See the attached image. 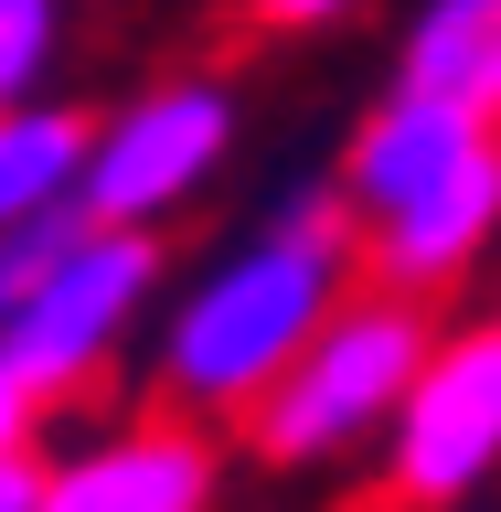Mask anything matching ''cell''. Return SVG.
Returning a JSON list of instances; mask_svg holds the SVG:
<instances>
[{"label":"cell","instance_id":"obj_1","mask_svg":"<svg viewBox=\"0 0 501 512\" xmlns=\"http://www.w3.org/2000/svg\"><path fill=\"white\" fill-rule=\"evenodd\" d=\"M363 288V224H352L342 182L331 171H299L278 182V203L214 246L192 278H171L150 320V395L160 416H192V427H235V416L267 395V384L310 352V331Z\"/></svg>","mask_w":501,"mask_h":512},{"label":"cell","instance_id":"obj_2","mask_svg":"<svg viewBox=\"0 0 501 512\" xmlns=\"http://www.w3.org/2000/svg\"><path fill=\"white\" fill-rule=\"evenodd\" d=\"M427 342H438V310L352 288L342 310L310 331V352L235 416V448L256 470H278V480H320V470L374 459L395 406H406V384H416V363H427Z\"/></svg>","mask_w":501,"mask_h":512},{"label":"cell","instance_id":"obj_3","mask_svg":"<svg viewBox=\"0 0 501 512\" xmlns=\"http://www.w3.org/2000/svg\"><path fill=\"white\" fill-rule=\"evenodd\" d=\"M160 299H171L160 235H96L86 224V235L43 267L22 320L0 331V374L54 416V406H75V395H96V384L118 374V352L160 320Z\"/></svg>","mask_w":501,"mask_h":512},{"label":"cell","instance_id":"obj_4","mask_svg":"<svg viewBox=\"0 0 501 512\" xmlns=\"http://www.w3.org/2000/svg\"><path fill=\"white\" fill-rule=\"evenodd\" d=\"M246 139V107L224 75H160V86L118 96L86 139V182H75V214L96 235H160L171 214H192L214 171Z\"/></svg>","mask_w":501,"mask_h":512},{"label":"cell","instance_id":"obj_5","mask_svg":"<svg viewBox=\"0 0 501 512\" xmlns=\"http://www.w3.org/2000/svg\"><path fill=\"white\" fill-rule=\"evenodd\" d=\"M374 470L395 512H480V491L501 480V310L438 320Z\"/></svg>","mask_w":501,"mask_h":512},{"label":"cell","instance_id":"obj_6","mask_svg":"<svg viewBox=\"0 0 501 512\" xmlns=\"http://www.w3.org/2000/svg\"><path fill=\"white\" fill-rule=\"evenodd\" d=\"M224 502V438L192 416L128 406L54 459H32V512H214Z\"/></svg>","mask_w":501,"mask_h":512},{"label":"cell","instance_id":"obj_7","mask_svg":"<svg viewBox=\"0 0 501 512\" xmlns=\"http://www.w3.org/2000/svg\"><path fill=\"white\" fill-rule=\"evenodd\" d=\"M480 267H501V139H480L406 214L363 224V288L406 299V310H448Z\"/></svg>","mask_w":501,"mask_h":512},{"label":"cell","instance_id":"obj_8","mask_svg":"<svg viewBox=\"0 0 501 512\" xmlns=\"http://www.w3.org/2000/svg\"><path fill=\"white\" fill-rule=\"evenodd\" d=\"M480 139H501V128L459 118V107H438V96H395V86H384L374 107L352 118V150L331 160V182H342L352 224H384V214H406L416 192H438Z\"/></svg>","mask_w":501,"mask_h":512},{"label":"cell","instance_id":"obj_9","mask_svg":"<svg viewBox=\"0 0 501 512\" xmlns=\"http://www.w3.org/2000/svg\"><path fill=\"white\" fill-rule=\"evenodd\" d=\"M395 96H438L501 128V0H416L395 32Z\"/></svg>","mask_w":501,"mask_h":512},{"label":"cell","instance_id":"obj_10","mask_svg":"<svg viewBox=\"0 0 501 512\" xmlns=\"http://www.w3.org/2000/svg\"><path fill=\"white\" fill-rule=\"evenodd\" d=\"M86 139H96V118H86V107H64V96H32V107L0 118V235L75 214Z\"/></svg>","mask_w":501,"mask_h":512},{"label":"cell","instance_id":"obj_11","mask_svg":"<svg viewBox=\"0 0 501 512\" xmlns=\"http://www.w3.org/2000/svg\"><path fill=\"white\" fill-rule=\"evenodd\" d=\"M64 0H0V118L11 107H32V96L54 86V64H64Z\"/></svg>","mask_w":501,"mask_h":512},{"label":"cell","instance_id":"obj_12","mask_svg":"<svg viewBox=\"0 0 501 512\" xmlns=\"http://www.w3.org/2000/svg\"><path fill=\"white\" fill-rule=\"evenodd\" d=\"M75 235H86V214H54V224H22V235H0V331L22 320V299L43 288V267H54Z\"/></svg>","mask_w":501,"mask_h":512},{"label":"cell","instance_id":"obj_13","mask_svg":"<svg viewBox=\"0 0 501 512\" xmlns=\"http://www.w3.org/2000/svg\"><path fill=\"white\" fill-rule=\"evenodd\" d=\"M32 459H43V406L0 374V470H32Z\"/></svg>","mask_w":501,"mask_h":512},{"label":"cell","instance_id":"obj_14","mask_svg":"<svg viewBox=\"0 0 501 512\" xmlns=\"http://www.w3.org/2000/svg\"><path fill=\"white\" fill-rule=\"evenodd\" d=\"M363 0H246V22L256 32H331V22H352Z\"/></svg>","mask_w":501,"mask_h":512},{"label":"cell","instance_id":"obj_15","mask_svg":"<svg viewBox=\"0 0 501 512\" xmlns=\"http://www.w3.org/2000/svg\"><path fill=\"white\" fill-rule=\"evenodd\" d=\"M0 512H32V470H0Z\"/></svg>","mask_w":501,"mask_h":512},{"label":"cell","instance_id":"obj_16","mask_svg":"<svg viewBox=\"0 0 501 512\" xmlns=\"http://www.w3.org/2000/svg\"><path fill=\"white\" fill-rule=\"evenodd\" d=\"M480 512H491V502H480Z\"/></svg>","mask_w":501,"mask_h":512},{"label":"cell","instance_id":"obj_17","mask_svg":"<svg viewBox=\"0 0 501 512\" xmlns=\"http://www.w3.org/2000/svg\"><path fill=\"white\" fill-rule=\"evenodd\" d=\"M491 310H501V299H491Z\"/></svg>","mask_w":501,"mask_h":512}]
</instances>
